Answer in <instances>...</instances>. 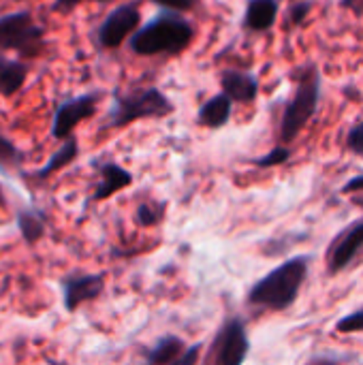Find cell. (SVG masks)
<instances>
[{
	"label": "cell",
	"instance_id": "6",
	"mask_svg": "<svg viewBox=\"0 0 363 365\" xmlns=\"http://www.w3.org/2000/svg\"><path fill=\"white\" fill-rule=\"evenodd\" d=\"M248 355L250 340L246 334V325L242 319L233 317L220 325L203 361L212 365H242L248 359Z\"/></svg>",
	"mask_w": 363,
	"mask_h": 365
},
{
	"label": "cell",
	"instance_id": "29",
	"mask_svg": "<svg viewBox=\"0 0 363 365\" xmlns=\"http://www.w3.org/2000/svg\"><path fill=\"white\" fill-rule=\"evenodd\" d=\"M340 6L353 11L357 17H362L363 15V0H340Z\"/></svg>",
	"mask_w": 363,
	"mask_h": 365
},
{
	"label": "cell",
	"instance_id": "15",
	"mask_svg": "<svg viewBox=\"0 0 363 365\" xmlns=\"http://www.w3.org/2000/svg\"><path fill=\"white\" fill-rule=\"evenodd\" d=\"M17 229L21 233V240L28 244V246H34L39 244L43 237H45V214L36 207H21L17 210Z\"/></svg>",
	"mask_w": 363,
	"mask_h": 365
},
{
	"label": "cell",
	"instance_id": "8",
	"mask_svg": "<svg viewBox=\"0 0 363 365\" xmlns=\"http://www.w3.org/2000/svg\"><path fill=\"white\" fill-rule=\"evenodd\" d=\"M98 101H101V92H88V94H79V96L62 101L53 113L51 137L60 139V141L71 137L77 124H81L83 120H88L96 113Z\"/></svg>",
	"mask_w": 363,
	"mask_h": 365
},
{
	"label": "cell",
	"instance_id": "27",
	"mask_svg": "<svg viewBox=\"0 0 363 365\" xmlns=\"http://www.w3.org/2000/svg\"><path fill=\"white\" fill-rule=\"evenodd\" d=\"M81 2H98V4H111L113 0H53V11H62V13H68V11H73L75 6H79Z\"/></svg>",
	"mask_w": 363,
	"mask_h": 365
},
{
	"label": "cell",
	"instance_id": "21",
	"mask_svg": "<svg viewBox=\"0 0 363 365\" xmlns=\"http://www.w3.org/2000/svg\"><path fill=\"white\" fill-rule=\"evenodd\" d=\"M291 158V148L289 145H276L274 150H270L265 156H259L255 158L252 163L261 169H272V167H278V165H285L287 160Z\"/></svg>",
	"mask_w": 363,
	"mask_h": 365
},
{
	"label": "cell",
	"instance_id": "23",
	"mask_svg": "<svg viewBox=\"0 0 363 365\" xmlns=\"http://www.w3.org/2000/svg\"><path fill=\"white\" fill-rule=\"evenodd\" d=\"M347 150L355 156L363 158V122H357L347 133Z\"/></svg>",
	"mask_w": 363,
	"mask_h": 365
},
{
	"label": "cell",
	"instance_id": "24",
	"mask_svg": "<svg viewBox=\"0 0 363 365\" xmlns=\"http://www.w3.org/2000/svg\"><path fill=\"white\" fill-rule=\"evenodd\" d=\"M310 9H312V4H310V2H295V4H291V11H289L291 21H293L295 26L304 24V21H306V17L310 15Z\"/></svg>",
	"mask_w": 363,
	"mask_h": 365
},
{
	"label": "cell",
	"instance_id": "20",
	"mask_svg": "<svg viewBox=\"0 0 363 365\" xmlns=\"http://www.w3.org/2000/svg\"><path fill=\"white\" fill-rule=\"evenodd\" d=\"M163 216H165V205L160 203H141L135 212V220L143 229L156 227L163 220Z\"/></svg>",
	"mask_w": 363,
	"mask_h": 365
},
{
	"label": "cell",
	"instance_id": "18",
	"mask_svg": "<svg viewBox=\"0 0 363 365\" xmlns=\"http://www.w3.org/2000/svg\"><path fill=\"white\" fill-rule=\"evenodd\" d=\"M28 77V64L21 60H11L0 56V94L13 96L21 90Z\"/></svg>",
	"mask_w": 363,
	"mask_h": 365
},
{
	"label": "cell",
	"instance_id": "2",
	"mask_svg": "<svg viewBox=\"0 0 363 365\" xmlns=\"http://www.w3.org/2000/svg\"><path fill=\"white\" fill-rule=\"evenodd\" d=\"M195 38V26L180 11L163 9L148 24L139 26L128 47L137 56H175L190 47Z\"/></svg>",
	"mask_w": 363,
	"mask_h": 365
},
{
	"label": "cell",
	"instance_id": "13",
	"mask_svg": "<svg viewBox=\"0 0 363 365\" xmlns=\"http://www.w3.org/2000/svg\"><path fill=\"white\" fill-rule=\"evenodd\" d=\"M231 113H233V98L225 92H218L201 105L197 120L201 126L216 130V128H223L229 124Z\"/></svg>",
	"mask_w": 363,
	"mask_h": 365
},
{
	"label": "cell",
	"instance_id": "7",
	"mask_svg": "<svg viewBox=\"0 0 363 365\" xmlns=\"http://www.w3.org/2000/svg\"><path fill=\"white\" fill-rule=\"evenodd\" d=\"M141 24V11L137 2H124L116 6L98 26L96 30V43L103 49H116L120 47L126 38L133 36V32Z\"/></svg>",
	"mask_w": 363,
	"mask_h": 365
},
{
	"label": "cell",
	"instance_id": "11",
	"mask_svg": "<svg viewBox=\"0 0 363 365\" xmlns=\"http://www.w3.org/2000/svg\"><path fill=\"white\" fill-rule=\"evenodd\" d=\"M220 88L233 103H252L259 96V79L242 68H225L220 73Z\"/></svg>",
	"mask_w": 363,
	"mask_h": 365
},
{
	"label": "cell",
	"instance_id": "10",
	"mask_svg": "<svg viewBox=\"0 0 363 365\" xmlns=\"http://www.w3.org/2000/svg\"><path fill=\"white\" fill-rule=\"evenodd\" d=\"M62 287V304L66 312H75L79 306L94 302L105 291L103 274H73L60 280Z\"/></svg>",
	"mask_w": 363,
	"mask_h": 365
},
{
	"label": "cell",
	"instance_id": "17",
	"mask_svg": "<svg viewBox=\"0 0 363 365\" xmlns=\"http://www.w3.org/2000/svg\"><path fill=\"white\" fill-rule=\"evenodd\" d=\"M77 154H79V143H77L75 135H71V137L62 139V145L49 156V160L45 163V167H41L39 171L32 173V178H34V180H47L51 173H56V171L68 167V165L77 158Z\"/></svg>",
	"mask_w": 363,
	"mask_h": 365
},
{
	"label": "cell",
	"instance_id": "9",
	"mask_svg": "<svg viewBox=\"0 0 363 365\" xmlns=\"http://www.w3.org/2000/svg\"><path fill=\"white\" fill-rule=\"evenodd\" d=\"M363 250V220L351 222L329 246L325 252V272L327 276H338L342 274L355 257Z\"/></svg>",
	"mask_w": 363,
	"mask_h": 365
},
{
	"label": "cell",
	"instance_id": "12",
	"mask_svg": "<svg viewBox=\"0 0 363 365\" xmlns=\"http://www.w3.org/2000/svg\"><path fill=\"white\" fill-rule=\"evenodd\" d=\"M98 173H101V180L94 188L92 201H105L133 184V173L111 160L98 163Z\"/></svg>",
	"mask_w": 363,
	"mask_h": 365
},
{
	"label": "cell",
	"instance_id": "30",
	"mask_svg": "<svg viewBox=\"0 0 363 365\" xmlns=\"http://www.w3.org/2000/svg\"><path fill=\"white\" fill-rule=\"evenodd\" d=\"M0 205H2V188H0Z\"/></svg>",
	"mask_w": 363,
	"mask_h": 365
},
{
	"label": "cell",
	"instance_id": "5",
	"mask_svg": "<svg viewBox=\"0 0 363 365\" xmlns=\"http://www.w3.org/2000/svg\"><path fill=\"white\" fill-rule=\"evenodd\" d=\"M43 38L45 28L34 21L30 11L0 17V51H17L21 58H36L45 47Z\"/></svg>",
	"mask_w": 363,
	"mask_h": 365
},
{
	"label": "cell",
	"instance_id": "14",
	"mask_svg": "<svg viewBox=\"0 0 363 365\" xmlns=\"http://www.w3.org/2000/svg\"><path fill=\"white\" fill-rule=\"evenodd\" d=\"M278 0H248L244 13V28L250 32H265L276 24Z\"/></svg>",
	"mask_w": 363,
	"mask_h": 365
},
{
	"label": "cell",
	"instance_id": "28",
	"mask_svg": "<svg viewBox=\"0 0 363 365\" xmlns=\"http://www.w3.org/2000/svg\"><path fill=\"white\" fill-rule=\"evenodd\" d=\"M342 195H353V192H363V175H353L342 188H340Z\"/></svg>",
	"mask_w": 363,
	"mask_h": 365
},
{
	"label": "cell",
	"instance_id": "22",
	"mask_svg": "<svg viewBox=\"0 0 363 365\" xmlns=\"http://www.w3.org/2000/svg\"><path fill=\"white\" fill-rule=\"evenodd\" d=\"M336 331H338V334H344V336L363 334V306L362 308H357L355 312L342 317V319L336 323Z\"/></svg>",
	"mask_w": 363,
	"mask_h": 365
},
{
	"label": "cell",
	"instance_id": "16",
	"mask_svg": "<svg viewBox=\"0 0 363 365\" xmlns=\"http://www.w3.org/2000/svg\"><path fill=\"white\" fill-rule=\"evenodd\" d=\"M186 351V342L178 336H165L160 338L152 349L143 353V359L150 365H171L178 364L182 353Z\"/></svg>",
	"mask_w": 363,
	"mask_h": 365
},
{
	"label": "cell",
	"instance_id": "25",
	"mask_svg": "<svg viewBox=\"0 0 363 365\" xmlns=\"http://www.w3.org/2000/svg\"><path fill=\"white\" fill-rule=\"evenodd\" d=\"M201 351H203V344H193V346H186V351L182 353V357L178 359L175 365H195L201 361Z\"/></svg>",
	"mask_w": 363,
	"mask_h": 365
},
{
	"label": "cell",
	"instance_id": "19",
	"mask_svg": "<svg viewBox=\"0 0 363 365\" xmlns=\"http://www.w3.org/2000/svg\"><path fill=\"white\" fill-rule=\"evenodd\" d=\"M24 163V152L0 133V173L6 175L13 169H19V165Z\"/></svg>",
	"mask_w": 363,
	"mask_h": 365
},
{
	"label": "cell",
	"instance_id": "26",
	"mask_svg": "<svg viewBox=\"0 0 363 365\" xmlns=\"http://www.w3.org/2000/svg\"><path fill=\"white\" fill-rule=\"evenodd\" d=\"M150 2H154V4H158V6H163V9L180 11V13L190 11V9H195V4H197V0H150Z\"/></svg>",
	"mask_w": 363,
	"mask_h": 365
},
{
	"label": "cell",
	"instance_id": "3",
	"mask_svg": "<svg viewBox=\"0 0 363 365\" xmlns=\"http://www.w3.org/2000/svg\"><path fill=\"white\" fill-rule=\"evenodd\" d=\"M321 101V71L315 64H306L295 73V90L289 98L282 122H280V141L285 145L293 143L308 122L317 115Z\"/></svg>",
	"mask_w": 363,
	"mask_h": 365
},
{
	"label": "cell",
	"instance_id": "4",
	"mask_svg": "<svg viewBox=\"0 0 363 365\" xmlns=\"http://www.w3.org/2000/svg\"><path fill=\"white\" fill-rule=\"evenodd\" d=\"M175 111L173 103L158 88H137L113 92V103L105 120V128H124L137 120H160Z\"/></svg>",
	"mask_w": 363,
	"mask_h": 365
},
{
	"label": "cell",
	"instance_id": "1",
	"mask_svg": "<svg viewBox=\"0 0 363 365\" xmlns=\"http://www.w3.org/2000/svg\"><path fill=\"white\" fill-rule=\"evenodd\" d=\"M310 261H312V257L300 255V257H291L285 263H280L278 267H274L248 291V299H246L248 306L259 312L289 310L297 302V297L308 280Z\"/></svg>",
	"mask_w": 363,
	"mask_h": 365
}]
</instances>
